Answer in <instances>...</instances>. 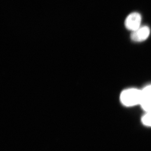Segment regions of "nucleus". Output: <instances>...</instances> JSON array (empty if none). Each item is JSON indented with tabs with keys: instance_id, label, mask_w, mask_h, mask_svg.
Wrapping results in <instances>:
<instances>
[{
	"instance_id": "obj_3",
	"label": "nucleus",
	"mask_w": 151,
	"mask_h": 151,
	"mask_svg": "<svg viewBox=\"0 0 151 151\" xmlns=\"http://www.w3.org/2000/svg\"><path fill=\"white\" fill-rule=\"evenodd\" d=\"M151 30L149 27L146 26H141L137 30L133 31L131 35V38L133 41L141 42L148 39L150 36Z\"/></svg>"
},
{
	"instance_id": "obj_4",
	"label": "nucleus",
	"mask_w": 151,
	"mask_h": 151,
	"mask_svg": "<svg viewBox=\"0 0 151 151\" xmlns=\"http://www.w3.org/2000/svg\"><path fill=\"white\" fill-rule=\"evenodd\" d=\"M140 106L145 111L151 110V85L147 86L142 89Z\"/></svg>"
},
{
	"instance_id": "obj_2",
	"label": "nucleus",
	"mask_w": 151,
	"mask_h": 151,
	"mask_svg": "<svg viewBox=\"0 0 151 151\" xmlns=\"http://www.w3.org/2000/svg\"><path fill=\"white\" fill-rule=\"evenodd\" d=\"M142 17L138 12H132L129 15L125 20V26L128 30L133 31L141 27Z\"/></svg>"
},
{
	"instance_id": "obj_5",
	"label": "nucleus",
	"mask_w": 151,
	"mask_h": 151,
	"mask_svg": "<svg viewBox=\"0 0 151 151\" xmlns=\"http://www.w3.org/2000/svg\"><path fill=\"white\" fill-rule=\"evenodd\" d=\"M141 121L144 125L151 127V110L145 111V113L142 117Z\"/></svg>"
},
{
	"instance_id": "obj_1",
	"label": "nucleus",
	"mask_w": 151,
	"mask_h": 151,
	"mask_svg": "<svg viewBox=\"0 0 151 151\" xmlns=\"http://www.w3.org/2000/svg\"><path fill=\"white\" fill-rule=\"evenodd\" d=\"M142 97V90L135 89H126L121 92L120 100L121 104L127 107L140 105Z\"/></svg>"
}]
</instances>
